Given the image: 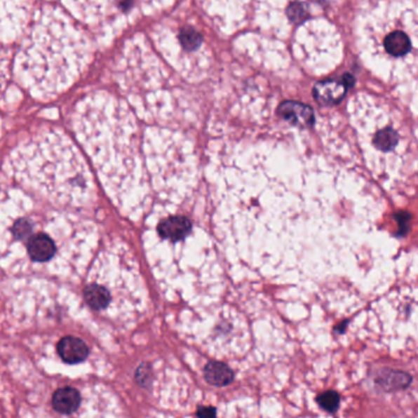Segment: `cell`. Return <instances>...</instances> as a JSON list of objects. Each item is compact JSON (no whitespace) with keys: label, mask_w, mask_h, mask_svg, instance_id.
I'll use <instances>...</instances> for the list:
<instances>
[{"label":"cell","mask_w":418,"mask_h":418,"mask_svg":"<svg viewBox=\"0 0 418 418\" xmlns=\"http://www.w3.org/2000/svg\"><path fill=\"white\" fill-rule=\"evenodd\" d=\"M384 49L386 53L391 55L393 58H403L410 53L412 49V43L410 39L409 34L404 31L395 29L390 32L384 39Z\"/></svg>","instance_id":"cell-10"},{"label":"cell","mask_w":418,"mask_h":418,"mask_svg":"<svg viewBox=\"0 0 418 418\" xmlns=\"http://www.w3.org/2000/svg\"><path fill=\"white\" fill-rule=\"evenodd\" d=\"M80 393L74 388H62L57 390L52 399L54 410L60 414H70L75 412L80 406Z\"/></svg>","instance_id":"cell-9"},{"label":"cell","mask_w":418,"mask_h":418,"mask_svg":"<svg viewBox=\"0 0 418 418\" xmlns=\"http://www.w3.org/2000/svg\"><path fill=\"white\" fill-rule=\"evenodd\" d=\"M234 377V370L222 362L211 360L205 365V380L214 386H226V385L231 384Z\"/></svg>","instance_id":"cell-11"},{"label":"cell","mask_w":418,"mask_h":418,"mask_svg":"<svg viewBox=\"0 0 418 418\" xmlns=\"http://www.w3.org/2000/svg\"><path fill=\"white\" fill-rule=\"evenodd\" d=\"M375 383L382 386V389L386 391L393 390L405 389L411 383V377L404 372H395V370H384L382 375L375 379Z\"/></svg>","instance_id":"cell-12"},{"label":"cell","mask_w":418,"mask_h":418,"mask_svg":"<svg viewBox=\"0 0 418 418\" xmlns=\"http://www.w3.org/2000/svg\"><path fill=\"white\" fill-rule=\"evenodd\" d=\"M196 414L199 418H216V409L211 406H204V407H199Z\"/></svg>","instance_id":"cell-17"},{"label":"cell","mask_w":418,"mask_h":418,"mask_svg":"<svg viewBox=\"0 0 418 418\" xmlns=\"http://www.w3.org/2000/svg\"><path fill=\"white\" fill-rule=\"evenodd\" d=\"M318 403L328 412H335L340 406V395L334 390H329L318 396Z\"/></svg>","instance_id":"cell-14"},{"label":"cell","mask_w":418,"mask_h":418,"mask_svg":"<svg viewBox=\"0 0 418 418\" xmlns=\"http://www.w3.org/2000/svg\"><path fill=\"white\" fill-rule=\"evenodd\" d=\"M191 229L193 226L190 220L184 216H170L161 220L156 231L160 238L170 242H180L189 236Z\"/></svg>","instance_id":"cell-6"},{"label":"cell","mask_w":418,"mask_h":418,"mask_svg":"<svg viewBox=\"0 0 418 418\" xmlns=\"http://www.w3.org/2000/svg\"><path fill=\"white\" fill-rule=\"evenodd\" d=\"M278 114L295 127L309 128L314 124V111L304 103L285 101L278 106Z\"/></svg>","instance_id":"cell-5"},{"label":"cell","mask_w":418,"mask_h":418,"mask_svg":"<svg viewBox=\"0 0 418 418\" xmlns=\"http://www.w3.org/2000/svg\"><path fill=\"white\" fill-rule=\"evenodd\" d=\"M72 124L113 203L124 214L140 211L137 126L126 103L104 91L90 93L76 104Z\"/></svg>","instance_id":"cell-2"},{"label":"cell","mask_w":418,"mask_h":418,"mask_svg":"<svg viewBox=\"0 0 418 418\" xmlns=\"http://www.w3.org/2000/svg\"><path fill=\"white\" fill-rule=\"evenodd\" d=\"M180 42L185 50H195L203 43V37L196 29L185 27L180 32Z\"/></svg>","instance_id":"cell-13"},{"label":"cell","mask_w":418,"mask_h":418,"mask_svg":"<svg viewBox=\"0 0 418 418\" xmlns=\"http://www.w3.org/2000/svg\"><path fill=\"white\" fill-rule=\"evenodd\" d=\"M375 144L379 147L380 150H391L398 144V134L388 128V129L379 132L378 137L375 139Z\"/></svg>","instance_id":"cell-15"},{"label":"cell","mask_w":418,"mask_h":418,"mask_svg":"<svg viewBox=\"0 0 418 418\" xmlns=\"http://www.w3.org/2000/svg\"><path fill=\"white\" fill-rule=\"evenodd\" d=\"M93 48L86 34L55 6L39 11L15 59L20 83L37 98L57 96L83 74Z\"/></svg>","instance_id":"cell-3"},{"label":"cell","mask_w":418,"mask_h":418,"mask_svg":"<svg viewBox=\"0 0 418 418\" xmlns=\"http://www.w3.org/2000/svg\"><path fill=\"white\" fill-rule=\"evenodd\" d=\"M341 83L345 85L346 88H349L355 85V79L350 74H346L345 76H344V80Z\"/></svg>","instance_id":"cell-18"},{"label":"cell","mask_w":418,"mask_h":418,"mask_svg":"<svg viewBox=\"0 0 418 418\" xmlns=\"http://www.w3.org/2000/svg\"><path fill=\"white\" fill-rule=\"evenodd\" d=\"M347 88L337 80H324L316 83L313 90V96L321 106H335L345 97Z\"/></svg>","instance_id":"cell-7"},{"label":"cell","mask_w":418,"mask_h":418,"mask_svg":"<svg viewBox=\"0 0 418 418\" xmlns=\"http://www.w3.org/2000/svg\"><path fill=\"white\" fill-rule=\"evenodd\" d=\"M58 353L69 365H76L88 358V347L81 339L67 336L59 341Z\"/></svg>","instance_id":"cell-8"},{"label":"cell","mask_w":418,"mask_h":418,"mask_svg":"<svg viewBox=\"0 0 418 418\" xmlns=\"http://www.w3.org/2000/svg\"><path fill=\"white\" fill-rule=\"evenodd\" d=\"M306 5L303 3H292L288 8H287V16L290 18L291 21L299 24L302 21L308 19V9L306 8Z\"/></svg>","instance_id":"cell-16"},{"label":"cell","mask_w":418,"mask_h":418,"mask_svg":"<svg viewBox=\"0 0 418 418\" xmlns=\"http://www.w3.org/2000/svg\"><path fill=\"white\" fill-rule=\"evenodd\" d=\"M97 242L93 221L39 203L19 188L0 190V257L34 267L80 265Z\"/></svg>","instance_id":"cell-1"},{"label":"cell","mask_w":418,"mask_h":418,"mask_svg":"<svg viewBox=\"0 0 418 418\" xmlns=\"http://www.w3.org/2000/svg\"><path fill=\"white\" fill-rule=\"evenodd\" d=\"M4 170L24 188L60 208L93 204L96 188L78 146L57 129L43 130L10 152Z\"/></svg>","instance_id":"cell-4"}]
</instances>
